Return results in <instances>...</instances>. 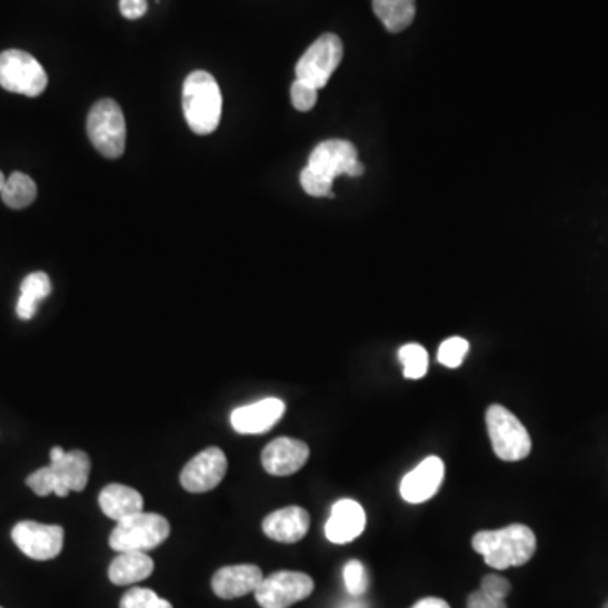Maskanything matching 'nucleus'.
Here are the masks:
<instances>
[{"label":"nucleus","mask_w":608,"mask_h":608,"mask_svg":"<svg viewBox=\"0 0 608 608\" xmlns=\"http://www.w3.org/2000/svg\"><path fill=\"white\" fill-rule=\"evenodd\" d=\"M0 608H2V607H0Z\"/></svg>","instance_id":"38"},{"label":"nucleus","mask_w":608,"mask_h":608,"mask_svg":"<svg viewBox=\"0 0 608 608\" xmlns=\"http://www.w3.org/2000/svg\"><path fill=\"white\" fill-rule=\"evenodd\" d=\"M0 197L12 210H22L36 200L38 187L24 172H12L11 177L6 180L4 190Z\"/></svg>","instance_id":"23"},{"label":"nucleus","mask_w":608,"mask_h":608,"mask_svg":"<svg viewBox=\"0 0 608 608\" xmlns=\"http://www.w3.org/2000/svg\"><path fill=\"white\" fill-rule=\"evenodd\" d=\"M265 580L262 570L256 565H236V567L220 568L211 578V588L222 600H236L253 594L260 581Z\"/></svg>","instance_id":"17"},{"label":"nucleus","mask_w":608,"mask_h":608,"mask_svg":"<svg viewBox=\"0 0 608 608\" xmlns=\"http://www.w3.org/2000/svg\"><path fill=\"white\" fill-rule=\"evenodd\" d=\"M467 608H507V604L506 600L490 597L482 590H477L468 597Z\"/></svg>","instance_id":"33"},{"label":"nucleus","mask_w":608,"mask_h":608,"mask_svg":"<svg viewBox=\"0 0 608 608\" xmlns=\"http://www.w3.org/2000/svg\"><path fill=\"white\" fill-rule=\"evenodd\" d=\"M604 608H608V601H607V604L604 605Z\"/></svg>","instance_id":"37"},{"label":"nucleus","mask_w":608,"mask_h":608,"mask_svg":"<svg viewBox=\"0 0 608 608\" xmlns=\"http://www.w3.org/2000/svg\"><path fill=\"white\" fill-rule=\"evenodd\" d=\"M53 291L50 276L47 272H32L22 281L21 296H19L18 317L21 320H32L38 313L39 302L47 299Z\"/></svg>","instance_id":"21"},{"label":"nucleus","mask_w":608,"mask_h":608,"mask_svg":"<svg viewBox=\"0 0 608 608\" xmlns=\"http://www.w3.org/2000/svg\"><path fill=\"white\" fill-rule=\"evenodd\" d=\"M6 180H8V178L4 177V172L0 171V193L4 190Z\"/></svg>","instance_id":"36"},{"label":"nucleus","mask_w":608,"mask_h":608,"mask_svg":"<svg viewBox=\"0 0 608 608\" xmlns=\"http://www.w3.org/2000/svg\"><path fill=\"white\" fill-rule=\"evenodd\" d=\"M318 90L305 81L296 80L291 87V102L299 112H308L317 106Z\"/></svg>","instance_id":"29"},{"label":"nucleus","mask_w":608,"mask_h":608,"mask_svg":"<svg viewBox=\"0 0 608 608\" xmlns=\"http://www.w3.org/2000/svg\"><path fill=\"white\" fill-rule=\"evenodd\" d=\"M152 571H155V561L149 558L148 552H119V556L110 562L109 578L117 587H123V585H134L146 580L151 577Z\"/></svg>","instance_id":"20"},{"label":"nucleus","mask_w":608,"mask_h":608,"mask_svg":"<svg viewBox=\"0 0 608 608\" xmlns=\"http://www.w3.org/2000/svg\"><path fill=\"white\" fill-rule=\"evenodd\" d=\"M299 181H301L302 190L307 191L310 197L333 198V191H331V188H333V181L321 177V175H318V172H315L313 169L308 168V166L302 169Z\"/></svg>","instance_id":"28"},{"label":"nucleus","mask_w":608,"mask_h":608,"mask_svg":"<svg viewBox=\"0 0 608 608\" xmlns=\"http://www.w3.org/2000/svg\"><path fill=\"white\" fill-rule=\"evenodd\" d=\"M120 608H172L165 598L159 597L155 591L149 588H132L123 595L120 600Z\"/></svg>","instance_id":"25"},{"label":"nucleus","mask_w":608,"mask_h":608,"mask_svg":"<svg viewBox=\"0 0 608 608\" xmlns=\"http://www.w3.org/2000/svg\"><path fill=\"white\" fill-rule=\"evenodd\" d=\"M12 541L28 558L48 561L63 551L64 531L61 526L22 520L12 529Z\"/></svg>","instance_id":"10"},{"label":"nucleus","mask_w":608,"mask_h":608,"mask_svg":"<svg viewBox=\"0 0 608 608\" xmlns=\"http://www.w3.org/2000/svg\"><path fill=\"white\" fill-rule=\"evenodd\" d=\"M310 522V514L302 507H285L266 517L262 531L272 541L295 545L308 535Z\"/></svg>","instance_id":"18"},{"label":"nucleus","mask_w":608,"mask_h":608,"mask_svg":"<svg viewBox=\"0 0 608 608\" xmlns=\"http://www.w3.org/2000/svg\"><path fill=\"white\" fill-rule=\"evenodd\" d=\"M411 608H450V605L443 598L426 597L412 605Z\"/></svg>","instance_id":"34"},{"label":"nucleus","mask_w":608,"mask_h":608,"mask_svg":"<svg viewBox=\"0 0 608 608\" xmlns=\"http://www.w3.org/2000/svg\"><path fill=\"white\" fill-rule=\"evenodd\" d=\"M475 551L494 570L522 567L536 552V535L525 525H510L497 531H480L471 539Z\"/></svg>","instance_id":"1"},{"label":"nucleus","mask_w":608,"mask_h":608,"mask_svg":"<svg viewBox=\"0 0 608 608\" xmlns=\"http://www.w3.org/2000/svg\"><path fill=\"white\" fill-rule=\"evenodd\" d=\"M367 526V514L357 500L341 499L331 507L325 525V535L333 545H347L362 535Z\"/></svg>","instance_id":"14"},{"label":"nucleus","mask_w":608,"mask_h":608,"mask_svg":"<svg viewBox=\"0 0 608 608\" xmlns=\"http://www.w3.org/2000/svg\"><path fill=\"white\" fill-rule=\"evenodd\" d=\"M343 581L352 597L360 598L369 590V575L359 559H352L343 568Z\"/></svg>","instance_id":"27"},{"label":"nucleus","mask_w":608,"mask_h":608,"mask_svg":"<svg viewBox=\"0 0 608 608\" xmlns=\"http://www.w3.org/2000/svg\"><path fill=\"white\" fill-rule=\"evenodd\" d=\"M353 600L343 601V604L340 605V608H369L367 607V604H363V601H360V598L352 597Z\"/></svg>","instance_id":"35"},{"label":"nucleus","mask_w":608,"mask_h":608,"mask_svg":"<svg viewBox=\"0 0 608 608\" xmlns=\"http://www.w3.org/2000/svg\"><path fill=\"white\" fill-rule=\"evenodd\" d=\"M373 12L389 32H401L415 21L416 0H373Z\"/></svg>","instance_id":"22"},{"label":"nucleus","mask_w":608,"mask_h":608,"mask_svg":"<svg viewBox=\"0 0 608 608\" xmlns=\"http://www.w3.org/2000/svg\"><path fill=\"white\" fill-rule=\"evenodd\" d=\"M119 8L123 18L136 21L148 12V0H120Z\"/></svg>","instance_id":"32"},{"label":"nucleus","mask_w":608,"mask_h":608,"mask_svg":"<svg viewBox=\"0 0 608 608\" xmlns=\"http://www.w3.org/2000/svg\"><path fill=\"white\" fill-rule=\"evenodd\" d=\"M100 509L110 519L120 520L129 519L136 514L142 512L144 499L138 490L132 487L122 486V484H110L103 487L99 496Z\"/></svg>","instance_id":"19"},{"label":"nucleus","mask_w":608,"mask_h":608,"mask_svg":"<svg viewBox=\"0 0 608 608\" xmlns=\"http://www.w3.org/2000/svg\"><path fill=\"white\" fill-rule=\"evenodd\" d=\"M308 168L330 181L337 180L341 175L352 178L362 177L366 169L359 161L356 146L341 139H330L318 144L308 159Z\"/></svg>","instance_id":"9"},{"label":"nucleus","mask_w":608,"mask_h":608,"mask_svg":"<svg viewBox=\"0 0 608 608\" xmlns=\"http://www.w3.org/2000/svg\"><path fill=\"white\" fill-rule=\"evenodd\" d=\"M480 590L484 594L490 595V597L506 600L510 591H512V585L506 578L499 577V575H487V577H484Z\"/></svg>","instance_id":"31"},{"label":"nucleus","mask_w":608,"mask_h":608,"mask_svg":"<svg viewBox=\"0 0 608 608\" xmlns=\"http://www.w3.org/2000/svg\"><path fill=\"white\" fill-rule=\"evenodd\" d=\"M87 134L93 148L107 159H119L126 151V119L119 103L100 100L87 117Z\"/></svg>","instance_id":"5"},{"label":"nucleus","mask_w":608,"mask_h":608,"mask_svg":"<svg viewBox=\"0 0 608 608\" xmlns=\"http://www.w3.org/2000/svg\"><path fill=\"white\" fill-rule=\"evenodd\" d=\"M310 447L295 438H276L262 451V467L275 477H289L307 465Z\"/></svg>","instance_id":"13"},{"label":"nucleus","mask_w":608,"mask_h":608,"mask_svg":"<svg viewBox=\"0 0 608 608\" xmlns=\"http://www.w3.org/2000/svg\"><path fill=\"white\" fill-rule=\"evenodd\" d=\"M468 349H470V343L465 338H448V340L441 343L440 350H438V362L441 366L448 367V369H457V367L464 363Z\"/></svg>","instance_id":"26"},{"label":"nucleus","mask_w":608,"mask_h":608,"mask_svg":"<svg viewBox=\"0 0 608 608\" xmlns=\"http://www.w3.org/2000/svg\"><path fill=\"white\" fill-rule=\"evenodd\" d=\"M285 412L286 405L281 399L268 398L233 409L230 422L240 435H262L269 431L285 416Z\"/></svg>","instance_id":"16"},{"label":"nucleus","mask_w":608,"mask_h":608,"mask_svg":"<svg viewBox=\"0 0 608 608\" xmlns=\"http://www.w3.org/2000/svg\"><path fill=\"white\" fill-rule=\"evenodd\" d=\"M315 581L301 571H278L260 581L256 594L257 604L262 608H289L310 597Z\"/></svg>","instance_id":"8"},{"label":"nucleus","mask_w":608,"mask_h":608,"mask_svg":"<svg viewBox=\"0 0 608 608\" xmlns=\"http://www.w3.org/2000/svg\"><path fill=\"white\" fill-rule=\"evenodd\" d=\"M50 467L53 470L54 494L58 497H67L70 492H83L92 470L89 455L81 450L64 451L61 447L51 450Z\"/></svg>","instance_id":"12"},{"label":"nucleus","mask_w":608,"mask_h":608,"mask_svg":"<svg viewBox=\"0 0 608 608\" xmlns=\"http://www.w3.org/2000/svg\"><path fill=\"white\" fill-rule=\"evenodd\" d=\"M229 461L219 447H210L191 458L181 470L180 482L187 492L205 494L219 487L226 477Z\"/></svg>","instance_id":"11"},{"label":"nucleus","mask_w":608,"mask_h":608,"mask_svg":"<svg viewBox=\"0 0 608 608\" xmlns=\"http://www.w3.org/2000/svg\"><path fill=\"white\" fill-rule=\"evenodd\" d=\"M171 528L166 517L156 512H139L117 522L110 535V548L117 552H148L168 539Z\"/></svg>","instance_id":"3"},{"label":"nucleus","mask_w":608,"mask_h":608,"mask_svg":"<svg viewBox=\"0 0 608 608\" xmlns=\"http://www.w3.org/2000/svg\"><path fill=\"white\" fill-rule=\"evenodd\" d=\"M343 58V44L335 34H323L308 48L296 64V80L305 81L317 90L327 87L331 74Z\"/></svg>","instance_id":"7"},{"label":"nucleus","mask_w":608,"mask_h":608,"mask_svg":"<svg viewBox=\"0 0 608 608\" xmlns=\"http://www.w3.org/2000/svg\"><path fill=\"white\" fill-rule=\"evenodd\" d=\"M399 360H401L402 372L408 379H422L428 372L429 359L425 347L418 343L405 345L399 350Z\"/></svg>","instance_id":"24"},{"label":"nucleus","mask_w":608,"mask_h":608,"mask_svg":"<svg viewBox=\"0 0 608 608\" xmlns=\"http://www.w3.org/2000/svg\"><path fill=\"white\" fill-rule=\"evenodd\" d=\"M222 106L219 83L208 71L188 74L183 84V112L195 134L208 136L219 129Z\"/></svg>","instance_id":"2"},{"label":"nucleus","mask_w":608,"mask_h":608,"mask_svg":"<svg viewBox=\"0 0 608 608\" xmlns=\"http://www.w3.org/2000/svg\"><path fill=\"white\" fill-rule=\"evenodd\" d=\"M486 422L494 453L500 460L520 461L529 457L532 450L529 431L509 409L500 405L490 406Z\"/></svg>","instance_id":"4"},{"label":"nucleus","mask_w":608,"mask_h":608,"mask_svg":"<svg viewBox=\"0 0 608 608\" xmlns=\"http://www.w3.org/2000/svg\"><path fill=\"white\" fill-rule=\"evenodd\" d=\"M29 489L39 497H47L54 494V475L51 467L39 468L26 479Z\"/></svg>","instance_id":"30"},{"label":"nucleus","mask_w":608,"mask_h":608,"mask_svg":"<svg viewBox=\"0 0 608 608\" xmlns=\"http://www.w3.org/2000/svg\"><path fill=\"white\" fill-rule=\"evenodd\" d=\"M445 479V464L441 458L428 457L415 470L409 471L401 482V496L406 502L422 504L437 496Z\"/></svg>","instance_id":"15"},{"label":"nucleus","mask_w":608,"mask_h":608,"mask_svg":"<svg viewBox=\"0 0 608 608\" xmlns=\"http://www.w3.org/2000/svg\"><path fill=\"white\" fill-rule=\"evenodd\" d=\"M0 87L8 92L39 97L48 87V74L32 54L21 50L0 53Z\"/></svg>","instance_id":"6"}]
</instances>
